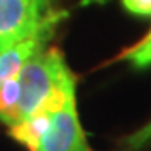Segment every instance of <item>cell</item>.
Segmentation results:
<instances>
[{"mask_svg": "<svg viewBox=\"0 0 151 151\" xmlns=\"http://www.w3.org/2000/svg\"><path fill=\"white\" fill-rule=\"evenodd\" d=\"M20 99L19 76L9 77L0 86V121L12 126L17 123V106Z\"/></svg>", "mask_w": 151, "mask_h": 151, "instance_id": "6", "label": "cell"}, {"mask_svg": "<svg viewBox=\"0 0 151 151\" xmlns=\"http://www.w3.org/2000/svg\"><path fill=\"white\" fill-rule=\"evenodd\" d=\"M60 20L49 0H0V52L35 34L54 29Z\"/></svg>", "mask_w": 151, "mask_h": 151, "instance_id": "2", "label": "cell"}, {"mask_svg": "<svg viewBox=\"0 0 151 151\" xmlns=\"http://www.w3.org/2000/svg\"><path fill=\"white\" fill-rule=\"evenodd\" d=\"M50 119H52V113L35 111L30 116L20 119L19 123L12 124L9 133L17 143L24 145L29 151H37L44 134L50 126Z\"/></svg>", "mask_w": 151, "mask_h": 151, "instance_id": "5", "label": "cell"}, {"mask_svg": "<svg viewBox=\"0 0 151 151\" xmlns=\"http://www.w3.org/2000/svg\"><path fill=\"white\" fill-rule=\"evenodd\" d=\"M145 128H151V121H150V123H146V124H145Z\"/></svg>", "mask_w": 151, "mask_h": 151, "instance_id": "11", "label": "cell"}, {"mask_svg": "<svg viewBox=\"0 0 151 151\" xmlns=\"http://www.w3.org/2000/svg\"><path fill=\"white\" fill-rule=\"evenodd\" d=\"M146 40H151V29L148 30V34H146L145 37L141 39V40H138V42H146Z\"/></svg>", "mask_w": 151, "mask_h": 151, "instance_id": "10", "label": "cell"}, {"mask_svg": "<svg viewBox=\"0 0 151 151\" xmlns=\"http://www.w3.org/2000/svg\"><path fill=\"white\" fill-rule=\"evenodd\" d=\"M52 32H54V29L42 30V32L35 34L32 37L25 39V40H22V42L0 52V86L9 77L19 76L22 65L25 64L39 49L44 47V44L47 42V39L52 35Z\"/></svg>", "mask_w": 151, "mask_h": 151, "instance_id": "4", "label": "cell"}, {"mask_svg": "<svg viewBox=\"0 0 151 151\" xmlns=\"http://www.w3.org/2000/svg\"><path fill=\"white\" fill-rule=\"evenodd\" d=\"M151 145V128H139L138 131H134L133 134H129L126 138V146L139 150L143 146Z\"/></svg>", "mask_w": 151, "mask_h": 151, "instance_id": "9", "label": "cell"}, {"mask_svg": "<svg viewBox=\"0 0 151 151\" xmlns=\"http://www.w3.org/2000/svg\"><path fill=\"white\" fill-rule=\"evenodd\" d=\"M20 99L17 123L35 111L57 113L69 92L76 89V79L57 47L39 49L19 72Z\"/></svg>", "mask_w": 151, "mask_h": 151, "instance_id": "1", "label": "cell"}, {"mask_svg": "<svg viewBox=\"0 0 151 151\" xmlns=\"http://www.w3.org/2000/svg\"><path fill=\"white\" fill-rule=\"evenodd\" d=\"M37 151H89L79 123L76 89L65 97L64 106L52 114L50 126L44 134Z\"/></svg>", "mask_w": 151, "mask_h": 151, "instance_id": "3", "label": "cell"}, {"mask_svg": "<svg viewBox=\"0 0 151 151\" xmlns=\"http://www.w3.org/2000/svg\"><path fill=\"white\" fill-rule=\"evenodd\" d=\"M118 59L129 60L134 67H150L151 65V40L146 42H136L134 45L128 47L119 54Z\"/></svg>", "mask_w": 151, "mask_h": 151, "instance_id": "7", "label": "cell"}, {"mask_svg": "<svg viewBox=\"0 0 151 151\" xmlns=\"http://www.w3.org/2000/svg\"><path fill=\"white\" fill-rule=\"evenodd\" d=\"M126 12L139 17H151V0H121Z\"/></svg>", "mask_w": 151, "mask_h": 151, "instance_id": "8", "label": "cell"}]
</instances>
